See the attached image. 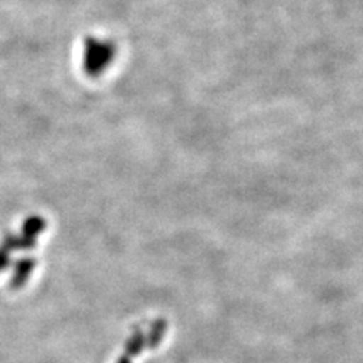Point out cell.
I'll list each match as a JSON object with an SVG mask.
<instances>
[{"mask_svg":"<svg viewBox=\"0 0 363 363\" xmlns=\"http://www.w3.org/2000/svg\"><path fill=\"white\" fill-rule=\"evenodd\" d=\"M145 333L141 327H136L133 328V332L130 333V336L126 340V345H124V351H126V356L136 357L140 356L143 351L145 350Z\"/></svg>","mask_w":363,"mask_h":363,"instance_id":"4","label":"cell"},{"mask_svg":"<svg viewBox=\"0 0 363 363\" xmlns=\"http://www.w3.org/2000/svg\"><path fill=\"white\" fill-rule=\"evenodd\" d=\"M11 267V253L6 252L5 248L0 247V272L8 269Z\"/></svg>","mask_w":363,"mask_h":363,"instance_id":"6","label":"cell"},{"mask_svg":"<svg viewBox=\"0 0 363 363\" xmlns=\"http://www.w3.org/2000/svg\"><path fill=\"white\" fill-rule=\"evenodd\" d=\"M168 330V323L164 318H159V320L153 321L149 330L145 333V347L149 350H153L161 345L162 339Z\"/></svg>","mask_w":363,"mask_h":363,"instance_id":"3","label":"cell"},{"mask_svg":"<svg viewBox=\"0 0 363 363\" xmlns=\"http://www.w3.org/2000/svg\"><path fill=\"white\" fill-rule=\"evenodd\" d=\"M37 267V260L33 257H21L14 264V272L11 277L9 285L13 289H20L28 283L32 271Z\"/></svg>","mask_w":363,"mask_h":363,"instance_id":"1","label":"cell"},{"mask_svg":"<svg viewBox=\"0 0 363 363\" xmlns=\"http://www.w3.org/2000/svg\"><path fill=\"white\" fill-rule=\"evenodd\" d=\"M38 244V240H29V238H25L23 235H14V233H5L2 242H0V247L5 248L6 252H17V250H32L35 248Z\"/></svg>","mask_w":363,"mask_h":363,"instance_id":"2","label":"cell"},{"mask_svg":"<svg viewBox=\"0 0 363 363\" xmlns=\"http://www.w3.org/2000/svg\"><path fill=\"white\" fill-rule=\"evenodd\" d=\"M117 363H132V359H130L129 356L124 354V356H121V357L117 360Z\"/></svg>","mask_w":363,"mask_h":363,"instance_id":"7","label":"cell"},{"mask_svg":"<svg viewBox=\"0 0 363 363\" xmlns=\"http://www.w3.org/2000/svg\"><path fill=\"white\" fill-rule=\"evenodd\" d=\"M45 225H48V223L40 215H30L23 221L21 235L29 238V240H38V236L45 230Z\"/></svg>","mask_w":363,"mask_h":363,"instance_id":"5","label":"cell"}]
</instances>
